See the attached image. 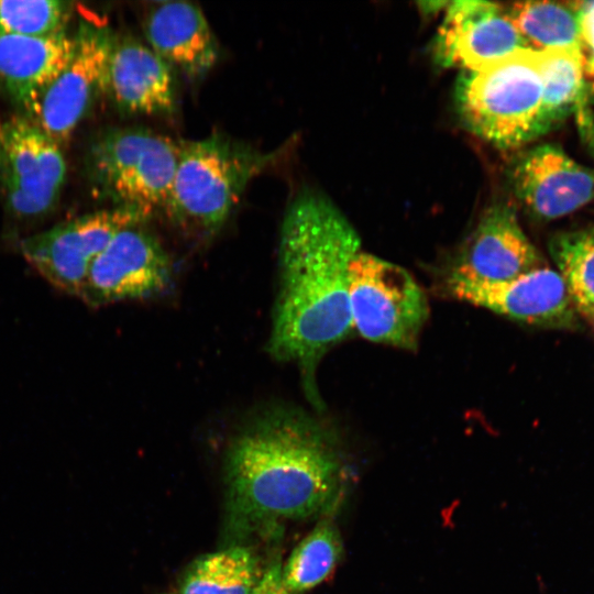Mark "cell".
Here are the masks:
<instances>
[{
  "label": "cell",
  "instance_id": "obj_1",
  "mask_svg": "<svg viewBox=\"0 0 594 594\" xmlns=\"http://www.w3.org/2000/svg\"><path fill=\"white\" fill-rule=\"evenodd\" d=\"M345 479L338 439L322 424L290 409L256 417L224 457V547L274 534L287 520L326 516Z\"/></svg>",
  "mask_w": 594,
  "mask_h": 594
},
{
  "label": "cell",
  "instance_id": "obj_2",
  "mask_svg": "<svg viewBox=\"0 0 594 594\" xmlns=\"http://www.w3.org/2000/svg\"><path fill=\"white\" fill-rule=\"evenodd\" d=\"M359 234L323 195L300 193L285 212L279 242L280 283L270 352L312 370L352 331L349 267Z\"/></svg>",
  "mask_w": 594,
  "mask_h": 594
},
{
  "label": "cell",
  "instance_id": "obj_3",
  "mask_svg": "<svg viewBox=\"0 0 594 594\" xmlns=\"http://www.w3.org/2000/svg\"><path fill=\"white\" fill-rule=\"evenodd\" d=\"M455 100L466 128L497 147L520 146L541 135L538 51H517L479 69L462 72Z\"/></svg>",
  "mask_w": 594,
  "mask_h": 594
},
{
  "label": "cell",
  "instance_id": "obj_4",
  "mask_svg": "<svg viewBox=\"0 0 594 594\" xmlns=\"http://www.w3.org/2000/svg\"><path fill=\"white\" fill-rule=\"evenodd\" d=\"M276 157L222 135L178 142L176 170L165 210L204 232L221 228L250 182Z\"/></svg>",
  "mask_w": 594,
  "mask_h": 594
},
{
  "label": "cell",
  "instance_id": "obj_5",
  "mask_svg": "<svg viewBox=\"0 0 594 594\" xmlns=\"http://www.w3.org/2000/svg\"><path fill=\"white\" fill-rule=\"evenodd\" d=\"M177 158L178 142L170 138L143 128H122L92 142L87 169L98 194L147 219L166 208Z\"/></svg>",
  "mask_w": 594,
  "mask_h": 594
},
{
  "label": "cell",
  "instance_id": "obj_6",
  "mask_svg": "<svg viewBox=\"0 0 594 594\" xmlns=\"http://www.w3.org/2000/svg\"><path fill=\"white\" fill-rule=\"evenodd\" d=\"M352 328L364 339L415 351L429 318L427 296L404 267L360 251L349 267Z\"/></svg>",
  "mask_w": 594,
  "mask_h": 594
},
{
  "label": "cell",
  "instance_id": "obj_7",
  "mask_svg": "<svg viewBox=\"0 0 594 594\" xmlns=\"http://www.w3.org/2000/svg\"><path fill=\"white\" fill-rule=\"evenodd\" d=\"M143 220L127 208L103 209L26 237L19 249L54 287L81 298L94 260L119 232Z\"/></svg>",
  "mask_w": 594,
  "mask_h": 594
},
{
  "label": "cell",
  "instance_id": "obj_8",
  "mask_svg": "<svg viewBox=\"0 0 594 594\" xmlns=\"http://www.w3.org/2000/svg\"><path fill=\"white\" fill-rule=\"evenodd\" d=\"M66 175L57 144L26 117L0 120V188L9 210L20 218L48 212Z\"/></svg>",
  "mask_w": 594,
  "mask_h": 594
},
{
  "label": "cell",
  "instance_id": "obj_9",
  "mask_svg": "<svg viewBox=\"0 0 594 594\" xmlns=\"http://www.w3.org/2000/svg\"><path fill=\"white\" fill-rule=\"evenodd\" d=\"M116 37L106 25L81 22L70 61L28 117L57 144L69 139L97 97L106 92Z\"/></svg>",
  "mask_w": 594,
  "mask_h": 594
},
{
  "label": "cell",
  "instance_id": "obj_10",
  "mask_svg": "<svg viewBox=\"0 0 594 594\" xmlns=\"http://www.w3.org/2000/svg\"><path fill=\"white\" fill-rule=\"evenodd\" d=\"M168 255L140 224L119 232L94 260L81 299L105 305L141 299L164 290L170 279Z\"/></svg>",
  "mask_w": 594,
  "mask_h": 594
},
{
  "label": "cell",
  "instance_id": "obj_11",
  "mask_svg": "<svg viewBox=\"0 0 594 594\" xmlns=\"http://www.w3.org/2000/svg\"><path fill=\"white\" fill-rule=\"evenodd\" d=\"M541 267V257L513 209L495 205L460 245L446 280L494 284Z\"/></svg>",
  "mask_w": 594,
  "mask_h": 594
},
{
  "label": "cell",
  "instance_id": "obj_12",
  "mask_svg": "<svg viewBox=\"0 0 594 594\" xmlns=\"http://www.w3.org/2000/svg\"><path fill=\"white\" fill-rule=\"evenodd\" d=\"M528 48L504 6L479 0L450 2L435 42L438 62L463 72Z\"/></svg>",
  "mask_w": 594,
  "mask_h": 594
},
{
  "label": "cell",
  "instance_id": "obj_13",
  "mask_svg": "<svg viewBox=\"0 0 594 594\" xmlns=\"http://www.w3.org/2000/svg\"><path fill=\"white\" fill-rule=\"evenodd\" d=\"M512 188L535 217H563L594 200V169L571 158L554 144L521 154L510 167Z\"/></svg>",
  "mask_w": 594,
  "mask_h": 594
},
{
  "label": "cell",
  "instance_id": "obj_14",
  "mask_svg": "<svg viewBox=\"0 0 594 594\" xmlns=\"http://www.w3.org/2000/svg\"><path fill=\"white\" fill-rule=\"evenodd\" d=\"M444 288L455 299L528 324H557L571 312L562 277L543 266L494 284L444 280Z\"/></svg>",
  "mask_w": 594,
  "mask_h": 594
},
{
  "label": "cell",
  "instance_id": "obj_15",
  "mask_svg": "<svg viewBox=\"0 0 594 594\" xmlns=\"http://www.w3.org/2000/svg\"><path fill=\"white\" fill-rule=\"evenodd\" d=\"M106 92L121 111L166 114L175 108L170 66L133 38L116 37L107 73Z\"/></svg>",
  "mask_w": 594,
  "mask_h": 594
},
{
  "label": "cell",
  "instance_id": "obj_16",
  "mask_svg": "<svg viewBox=\"0 0 594 594\" xmlns=\"http://www.w3.org/2000/svg\"><path fill=\"white\" fill-rule=\"evenodd\" d=\"M143 25L150 48L190 77L204 75L218 59L212 30L191 2H155L146 10Z\"/></svg>",
  "mask_w": 594,
  "mask_h": 594
},
{
  "label": "cell",
  "instance_id": "obj_17",
  "mask_svg": "<svg viewBox=\"0 0 594 594\" xmlns=\"http://www.w3.org/2000/svg\"><path fill=\"white\" fill-rule=\"evenodd\" d=\"M75 47L65 31L47 36L0 35V85L25 113L67 66Z\"/></svg>",
  "mask_w": 594,
  "mask_h": 594
},
{
  "label": "cell",
  "instance_id": "obj_18",
  "mask_svg": "<svg viewBox=\"0 0 594 594\" xmlns=\"http://www.w3.org/2000/svg\"><path fill=\"white\" fill-rule=\"evenodd\" d=\"M263 572L251 546L223 547L198 557L186 568L178 594H253Z\"/></svg>",
  "mask_w": 594,
  "mask_h": 594
},
{
  "label": "cell",
  "instance_id": "obj_19",
  "mask_svg": "<svg viewBox=\"0 0 594 594\" xmlns=\"http://www.w3.org/2000/svg\"><path fill=\"white\" fill-rule=\"evenodd\" d=\"M542 75L541 134L552 130L585 98L582 52L575 48L538 51Z\"/></svg>",
  "mask_w": 594,
  "mask_h": 594
},
{
  "label": "cell",
  "instance_id": "obj_20",
  "mask_svg": "<svg viewBox=\"0 0 594 594\" xmlns=\"http://www.w3.org/2000/svg\"><path fill=\"white\" fill-rule=\"evenodd\" d=\"M505 8L530 50H581L579 9L550 1L516 2Z\"/></svg>",
  "mask_w": 594,
  "mask_h": 594
},
{
  "label": "cell",
  "instance_id": "obj_21",
  "mask_svg": "<svg viewBox=\"0 0 594 594\" xmlns=\"http://www.w3.org/2000/svg\"><path fill=\"white\" fill-rule=\"evenodd\" d=\"M342 539L332 518H323L296 546L282 565V582L290 594H301L320 584L342 556Z\"/></svg>",
  "mask_w": 594,
  "mask_h": 594
},
{
  "label": "cell",
  "instance_id": "obj_22",
  "mask_svg": "<svg viewBox=\"0 0 594 594\" xmlns=\"http://www.w3.org/2000/svg\"><path fill=\"white\" fill-rule=\"evenodd\" d=\"M550 252L571 301L588 317L594 312V227L557 234Z\"/></svg>",
  "mask_w": 594,
  "mask_h": 594
},
{
  "label": "cell",
  "instance_id": "obj_23",
  "mask_svg": "<svg viewBox=\"0 0 594 594\" xmlns=\"http://www.w3.org/2000/svg\"><path fill=\"white\" fill-rule=\"evenodd\" d=\"M70 2L0 0V35L47 36L63 32Z\"/></svg>",
  "mask_w": 594,
  "mask_h": 594
},
{
  "label": "cell",
  "instance_id": "obj_24",
  "mask_svg": "<svg viewBox=\"0 0 594 594\" xmlns=\"http://www.w3.org/2000/svg\"><path fill=\"white\" fill-rule=\"evenodd\" d=\"M279 556L272 557L253 594H290L282 582Z\"/></svg>",
  "mask_w": 594,
  "mask_h": 594
},
{
  "label": "cell",
  "instance_id": "obj_25",
  "mask_svg": "<svg viewBox=\"0 0 594 594\" xmlns=\"http://www.w3.org/2000/svg\"><path fill=\"white\" fill-rule=\"evenodd\" d=\"M582 40L594 51V2L579 8Z\"/></svg>",
  "mask_w": 594,
  "mask_h": 594
},
{
  "label": "cell",
  "instance_id": "obj_26",
  "mask_svg": "<svg viewBox=\"0 0 594 594\" xmlns=\"http://www.w3.org/2000/svg\"><path fill=\"white\" fill-rule=\"evenodd\" d=\"M591 62H592V65L594 66V51H592Z\"/></svg>",
  "mask_w": 594,
  "mask_h": 594
},
{
  "label": "cell",
  "instance_id": "obj_27",
  "mask_svg": "<svg viewBox=\"0 0 594 594\" xmlns=\"http://www.w3.org/2000/svg\"><path fill=\"white\" fill-rule=\"evenodd\" d=\"M588 318L591 319L592 323L594 324V312L592 315H590Z\"/></svg>",
  "mask_w": 594,
  "mask_h": 594
},
{
  "label": "cell",
  "instance_id": "obj_28",
  "mask_svg": "<svg viewBox=\"0 0 594 594\" xmlns=\"http://www.w3.org/2000/svg\"><path fill=\"white\" fill-rule=\"evenodd\" d=\"M162 594H170V593H162Z\"/></svg>",
  "mask_w": 594,
  "mask_h": 594
}]
</instances>
